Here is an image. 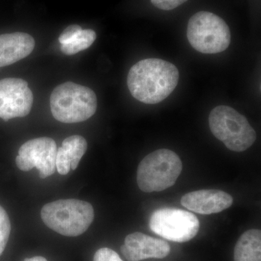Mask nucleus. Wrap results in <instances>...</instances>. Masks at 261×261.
<instances>
[{
  "mask_svg": "<svg viewBox=\"0 0 261 261\" xmlns=\"http://www.w3.org/2000/svg\"><path fill=\"white\" fill-rule=\"evenodd\" d=\"M179 73L176 65L158 58H148L130 68L127 85L130 94L145 104H157L177 86Z\"/></svg>",
  "mask_w": 261,
  "mask_h": 261,
  "instance_id": "f257e3e1",
  "label": "nucleus"
},
{
  "mask_svg": "<svg viewBox=\"0 0 261 261\" xmlns=\"http://www.w3.org/2000/svg\"><path fill=\"white\" fill-rule=\"evenodd\" d=\"M97 108V96L89 87L68 82L58 86L51 92V112L62 123L87 121L94 116Z\"/></svg>",
  "mask_w": 261,
  "mask_h": 261,
  "instance_id": "f03ea898",
  "label": "nucleus"
},
{
  "mask_svg": "<svg viewBox=\"0 0 261 261\" xmlns=\"http://www.w3.org/2000/svg\"><path fill=\"white\" fill-rule=\"evenodd\" d=\"M43 222L53 231L66 237H77L88 229L94 218L89 202L75 199L46 204L41 211Z\"/></svg>",
  "mask_w": 261,
  "mask_h": 261,
  "instance_id": "7ed1b4c3",
  "label": "nucleus"
},
{
  "mask_svg": "<svg viewBox=\"0 0 261 261\" xmlns=\"http://www.w3.org/2000/svg\"><path fill=\"white\" fill-rule=\"evenodd\" d=\"M209 126L214 137L234 152L247 150L256 140V132L247 118L228 106H217L211 111Z\"/></svg>",
  "mask_w": 261,
  "mask_h": 261,
  "instance_id": "20e7f679",
  "label": "nucleus"
},
{
  "mask_svg": "<svg viewBox=\"0 0 261 261\" xmlns=\"http://www.w3.org/2000/svg\"><path fill=\"white\" fill-rule=\"evenodd\" d=\"M181 171L182 162L177 154L170 149H158L141 161L137 184L145 192L163 191L176 183Z\"/></svg>",
  "mask_w": 261,
  "mask_h": 261,
  "instance_id": "39448f33",
  "label": "nucleus"
},
{
  "mask_svg": "<svg viewBox=\"0 0 261 261\" xmlns=\"http://www.w3.org/2000/svg\"><path fill=\"white\" fill-rule=\"evenodd\" d=\"M187 39L192 47L203 54L226 50L231 43V32L226 22L210 12L200 11L189 20Z\"/></svg>",
  "mask_w": 261,
  "mask_h": 261,
  "instance_id": "423d86ee",
  "label": "nucleus"
},
{
  "mask_svg": "<svg viewBox=\"0 0 261 261\" xmlns=\"http://www.w3.org/2000/svg\"><path fill=\"white\" fill-rule=\"evenodd\" d=\"M149 226L152 232L161 238L176 243H186L198 233L200 221L195 214L188 211L163 207L152 213Z\"/></svg>",
  "mask_w": 261,
  "mask_h": 261,
  "instance_id": "0eeeda50",
  "label": "nucleus"
},
{
  "mask_svg": "<svg viewBox=\"0 0 261 261\" xmlns=\"http://www.w3.org/2000/svg\"><path fill=\"white\" fill-rule=\"evenodd\" d=\"M57 152L58 147L53 139H34L20 147L15 162L19 169L23 171L37 168L39 177L46 178L56 172Z\"/></svg>",
  "mask_w": 261,
  "mask_h": 261,
  "instance_id": "6e6552de",
  "label": "nucleus"
},
{
  "mask_svg": "<svg viewBox=\"0 0 261 261\" xmlns=\"http://www.w3.org/2000/svg\"><path fill=\"white\" fill-rule=\"evenodd\" d=\"M34 96L28 83L21 79L0 80V118L8 121L28 116L32 110Z\"/></svg>",
  "mask_w": 261,
  "mask_h": 261,
  "instance_id": "1a4fd4ad",
  "label": "nucleus"
},
{
  "mask_svg": "<svg viewBox=\"0 0 261 261\" xmlns=\"http://www.w3.org/2000/svg\"><path fill=\"white\" fill-rule=\"evenodd\" d=\"M121 251L127 260L140 261L148 258H164L171 252V247L165 240L135 232L125 239Z\"/></svg>",
  "mask_w": 261,
  "mask_h": 261,
  "instance_id": "9d476101",
  "label": "nucleus"
},
{
  "mask_svg": "<svg viewBox=\"0 0 261 261\" xmlns=\"http://www.w3.org/2000/svg\"><path fill=\"white\" fill-rule=\"evenodd\" d=\"M233 197L221 190H202L182 197L181 205L190 211L202 215L218 214L231 207Z\"/></svg>",
  "mask_w": 261,
  "mask_h": 261,
  "instance_id": "9b49d317",
  "label": "nucleus"
},
{
  "mask_svg": "<svg viewBox=\"0 0 261 261\" xmlns=\"http://www.w3.org/2000/svg\"><path fill=\"white\" fill-rule=\"evenodd\" d=\"M35 47L34 38L27 33L0 35V68L13 64L29 56Z\"/></svg>",
  "mask_w": 261,
  "mask_h": 261,
  "instance_id": "f8f14e48",
  "label": "nucleus"
},
{
  "mask_svg": "<svg viewBox=\"0 0 261 261\" xmlns=\"http://www.w3.org/2000/svg\"><path fill=\"white\" fill-rule=\"evenodd\" d=\"M87 149V142L82 136L73 135L65 139L57 152L56 168L58 173L66 175L70 169L75 171Z\"/></svg>",
  "mask_w": 261,
  "mask_h": 261,
  "instance_id": "ddd939ff",
  "label": "nucleus"
},
{
  "mask_svg": "<svg viewBox=\"0 0 261 261\" xmlns=\"http://www.w3.org/2000/svg\"><path fill=\"white\" fill-rule=\"evenodd\" d=\"M234 261H261V231L250 229L239 239L234 247Z\"/></svg>",
  "mask_w": 261,
  "mask_h": 261,
  "instance_id": "4468645a",
  "label": "nucleus"
},
{
  "mask_svg": "<svg viewBox=\"0 0 261 261\" xmlns=\"http://www.w3.org/2000/svg\"><path fill=\"white\" fill-rule=\"evenodd\" d=\"M97 34L92 29H84L69 44H61V49L66 56H73L76 53L88 49L94 42Z\"/></svg>",
  "mask_w": 261,
  "mask_h": 261,
  "instance_id": "2eb2a0df",
  "label": "nucleus"
},
{
  "mask_svg": "<svg viewBox=\"0 0 261 261\" xmlns=\"http://www.w3.org/2000/svg\"><path fill=\"white\" fill-rule=\"evenodd\" d=\"M11 231L9 216L0 205V255L4 252Z\"/></svg>",
  "mask_w": 261,
  "mask_h": 261,
  "instance_id": "dca6fc26",
  "label": "nucleus"
},
{
  "mask_svg": "<svg viewBox=\"0 0 261 261\" xmlns=\"http://www.w3.org/2000/svg\"><path fill=\"white\" fill-rule=\"evenodd\" d=\"M83 29L79 25H70L62 32L59 37V42L61 44H69L82 32Z\"/></svg>",
  "mask_w": 261,
  "mask_h": 261,
  "instance_id": "f3484780",
  "label": "nucleus"
},
{
  "mask_svg": "<svg viewBox=\"0 0 261 261\" xmlns=\"http://www.w3.org/2000/svg\"><path fill=\"white\" fill-rule=\"evenodd\" d=\"M94 261H123L114 250L108 247L98 250L94 254Z\"/></svg>",
  "mask_w": 261,
  "mask_h": 261,
  "instance_id": "a211bd4d",
  "label": "nucleus"
},
{
  "mask_svg": "<svg viewBox=\"0 0 261 261\" xmlns=\"http://www.w3.org/2000/svg\"><path fill=\"white\" fill-rule=\"evenodd\" d=\"M156 8L163 10H171L186 3L187 0H150Z\"/></svg>",
  "mask_w": 261,
  "mask_h": 261,
  "instance_id": "6ab92c4d",
  "label": "nucleus"
},
{
  "mask_svg": "<svg viewBox=\"0 0 261 261\" xmlns=\"http://www.w3.org/2000/svg\"><path fill=\"white\" fill-rule=\"evenodd\" d=\"M24 261H47L45 257L42 256H35L30 257V258H27Z\"/></svg>",
  "mask_w": 261,
  "mask_h": 261,
  "instance_id": "aec40b11",
  "label": "nucleus"
}]
</instances>
